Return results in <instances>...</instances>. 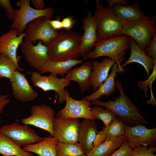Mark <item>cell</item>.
Instances as JSON below:
<instances>
[{
    "mask_svg": "<svg viewBox=\"0 0 156 156\" xmlns=\"http://www.w3.org/2000/svg\"><path fill=\"white\" fill-rule=\"evenodd\" d=\"M131 148L140 146H155L156 128L148 129L142 124L129 126L125 123V135Z\"/></svg>",
    "mask_w": 156,
    "mask_h": 156,
    "instance_id": "obj_11",
    "label": "cell"
},
{
    "mask_svg": "<svg viewBox=\"0 0 156 156\" xmlns=\"http://www.w3.org/2000/svg\"><path fill=\"white\" fill-rule=\"evenodd\" d=\"M17 69L18 71L22 70L8 55L5 54H0V79L6 78L9 79Z\"/></svg>",
    "mask_w": 156,
    "mask_h": 156,
    "instance_id": "obj_29",
    "label": "cell"
},
{
    "mask_svg": "<svg viewBox=\"0 0 156 156\" xmlns=\"http://www.w3.org/2000/svg\"><path fill=\"white\" fill-rule=\"evenodd\" d=\"M116 87L119 90V96L114 101L108 100L102 102L99 100L92 101L91 104L105 107L114 114L115 117L129 126L138 124L146 125L148 123L145 117L140 114L139 108L135 106L132 101L124 93L123 86L121 81L115 79Z\"/></svg>",
    "mask_w": 156,
    "mask_h": 156,
    "instance_id": "obj_1",
    "label": "cell"
},
{
    "mask_svg": "<svg viewBox=\"0 0 156 156\" xmlns=\"http://www.w3.org/2000/svg\"><path fill=\"white\" fill-rule=\"evenodd\" d=\"M82 26L84 31L82 36L80 49L81 55L83 58L91 52L97 41L96 35V24L92 12L89 11L83 20Z\"/></svg>",
    "mask_w": 156,
    "mask_h": 156,
    "instance_id": "obj_16",
    "label": "cell"
},
{
    "mask_svg": "<svg viewBox=\"0 0 156 156\" xmlns=\"http://www.w3.org/2000/svg\"><path fill=\"white\" fill-rule=\"evenodd\" d=\"M116 62L109 57H105L100 62L96 60L92 61L90 86H93V91L94 92L100 87L107 79L109 70Z\"/></svg>",
    "mask_w": 156,
    "mask_h": 156,
    "instance_id": "obj_21",
    "label": "cell"
},
{
    "mask_svg": "<svg viewBox=\"0 0 156 156\" xmlns=\"http://www.w3.org/2000/svg\"><path fill=\"white\" fill-rule=\"evenodd\" d=\"M65 107L56 114V117L72 118H83L95 120L96 119L92 115L91 109L90 107V101L86 97L79 100L74 99L70 96L69 91L65 89L64 91Z\"/></svg>",
    "mask_w": 156,
    "mask_h": 156,
    "instance_id": "obj_9",
    "label": "cell"
},
{
    "mask_svg": "<svg viewBox=\"0 0 156 156\" xmlns=\"http://www.w3.org/2000/svg\"><path fill=\"white\" fill-rule=\"evenodd\" d=\"M81 35L75 31L59 32L47 46L49 60H77L81 55Z\"/></svg>",
    "mask_w": 156,
    "mask_h": 156,
    "instance_id": "obj_2",
    "label": "cell"
},
{
    "mask_svg": "<svg viewBox=\"0 0 156 156\" xmlns=\"http://www.w3.org/2000/svg\"><path fill=\"white\" fill-rule=\"evenodd\" d=\"M63 28H64L67 31H69L73 28L77 22V21L73 16H68L64 18L61 21Z\"/></svg>",
    "mask_w": 156,
    "mask_h": 156,
    "instance_id": "obj_37",
    "label": "cell"
},
{
    "mask_svg": "<svg viewBox=\"0 0 156 156\" xmlns=\"http://www.w3.org/2000/svg\"><path fill=\"white\" fill-rule=\"evenodd\" d=\"M111 8L115 16L125 22L142 21L148 17L141 10L137 3L131 5L116 4Z\"/></svg>",
    "mask_w": 156,
    "mask_h": 156,
    "instance_id": "obj_22",
    "label": "cell"
},
{
    "mask_svg": "<svg viewBox=\"0 0 156 156\" xmlns=\"http://www.w3.org/2000/svg\"><path fill=\"white\" fill-rule=\"evenodd\" d=\"M14 97L23 102L33 101L38 96V93L30 85L25 75L16 70L9 79Z\"/></svg>",
    "mask_w": 156,
    "mask_h": 156,
    "instance_id": "obj_14",
    "label": "cell"
},
{
    "mask_svg": "<svg viewBox=\"0 0 156 156\" xmlns=\"http://www.w3.org/2000/svg\"><path fill=\"white\" fill-rule=\"evenodd\" d=\"M132 152V149L128 146L126 140L118 150L108 156H131Z\"/></svg>",
    "mask_w": 156,
    "mask_h": 156,
    "instance_id": "obj_35",
    "label": "cell"
},
{
    "mask_svg": "<svg viewBox=\"0 0 156 156\" xmlns=\"http://www.w3.org/2000/svg\"><path fill=\"white\" fill-rule=\"evenodd\" d=\"M91 113L96 119L102 121L106 127H108L112 121L116 118L111 111L98 106H96L91 109Z\"/></svg>",
    "mask_w": 156,
    "mask_h": 156,
    "instance_id": "obj_31",
    "label": "cell"
},
{
    "mask_svg": "<svg viewBox=\"0 0 156 156\" xmlns=\"http://www.w3.org/2000/svg\"><path fill=\"white\" fill-rule=\"evenodd\" d=\"M156 151V146H140L132 149L131 156H156L154 153Z\"/></svg>",
    "mask_w": 156,
    "mask_h": 156,
    "instance_id": "obj_33",
    "label": "cell"
},
{
    "mask_svg": "<svg viewBox=\"0 0 156 156\" xmlns=\"http://www.w3.org/2000/svg\"><path fill=\"white\" fill-rule=\"evenodd\" d=\"M32 2L37 10H43L45 6L43 0H32Z\"/></svg>",
    "mask_w": 156,
    "mask_h": 156,
    "instance_id": "obj_41",
    "label": "cell"
},
{
    "mask_svg": "<svg viewBox=\"0 0 156 156\" xmlns=\"http://www.w3.org/2000/svg\"><path fill=\"white\" fill-rule=\"evenodd\" d=\"M130 48L131 51L129 58L121 65L123 68L131 63H136L141 65L145 69L149 77L150 72L153 70L156 59L149 57L144 51L137 45L135 40L130 38Z\"/></svg>",
    "mask_w": 156,
    "mask_h": 156,
    "instance_id": "obj_23",
    "label": "cell"
},
{
    "mask_svg": "<svg viewBox=\"0 0 156 156\" xmlns=\"http://www.w3.org/2000/svg\"><path fill=\"white\" fill-rule=\"evenodd\" d=\"M125 57H122L116 61L111 68V71L107 79L99 88L86 98L90 101L99 100L102 96H109L113 93L116 87L115 78L117 73L122 72L124 69L121 63Z\"/></svg>",
    "mask_w": 156,
    "mask_h": 156,
    "instance_id": "obj_19",
    "label": "cell"
},
{
    "mask_svg": "<svg viewBox=\"0 0 156 156\" xmlns=\"http://www.w3.org/2000/svg\"><path fill=\"white\" fill-rule=\"evenodd\" d=\"M0 132L21 147L39 142L43 139L28 125L21 124L17 121L2 126L0 128Z\"/></svg>",
    "mask_w": 156,
    "mask_h": 156,
    "instance_id": "obj_8",
    "label": "cell"
},
{
    "mask_svg": "<svg viewBox=\"0 0 156 156\" xmlns=\"http://www.w3.org/2000/svg\"><path fill=\"white\" fill-rule=\"evenodd\" d=\"M30 0H20L16 3L19 7L16 9V16L10 25V29H16L18 35L24 32L27 25L35 19L44 17L49 20L53 18L54 10L50 7L38 10L31 7Z\"/></svg>",
    "mask_w": 156,
    "mask_h": 156,
    "instance_id": "obj_6",
    "label": "cell"
},
{
    "mask_svg": "<svg viewBox=\"0 0 156 156\" xmlns=\"http://www.w3.org/2000/svg\"><path fill=\"white\" fill-rule=\"evenodd\" d=\"M0 154L3 156H34L18 146L7 136L0 132Z\"/></svg>",
    "mask_w": 156,
    "mask_h": 156,
    "instance_id": "obj_27",
    "label": "cell"
},
{
    "mask_svg": "<svg viewBox=\"0 0 156 156\" xmlns=\"http://www.w3.org/2000/svg\"><path fill=\"white\" fill-rule=\"evenodd\" d=\"M106 127L107 138L125 135V123L116 118Z\"/></svg>",
    "mask_w": 156,
    "mask_h": 156,
    "instance_id": "obj_32",
    "label": "cell"
},
{
    "mask_svg": "<svg viewBox=\"0 0 156 156\" xmlns=\"http://www.w3.org/2000/svg\"><path fill=\"white\" fill-rule=\"evenodd\" d=\"M144 52L149 57H151L156 59V34L153 37L149 46L146 49Z\"/></svg>",
    "mask_w": 156,
    "mask_h": 156,
    "instance_id": "obj_36",
    "label": "cell"
},
{
    "mask_svg": "<svg viewBox=\"0 0 156 156\" xmlns=\"http://www.w3.org/2000/svg\"><path fill=\"white\" fill-rule=\"evenodd\" d=\"M86 156V154L84 155H81V156Z\"/></svg>",
    "mask_w": 156,
    "mask_h": 156,
    "instance_id": "obj_42",
    "label": "cell"
},
{
    "mask_svg": "<svg viewBox=\"0 0 156 156\" xmlns=\"http://www.w3.org/2000/svg\"><path fill=\"white\" fill-rule=\"evenodd\" d=\"M30 113L29 117L21 120V123L44 130L53 136L52 127L55 114L54 109L46 104H42L32 106Z\"/></svg>",
    "mask_w": 156,
    "mask_h": 156,
    "instance_id": "obj_10",
    "label": "cell"
},
{
    "mask_svg": "<svg viewBox=\"0 0 156 156\" xmlns=\"http://www.w3.org/2000/svg\"><path fill=\"white\" fill-rule=\"evenodd\" d=\"M57 156H78L85 154L78 142L68 143L58 142L56 148Z\"/></svg>",
    "mask_w": 156,
    "mask_h": 156,
    "instance_id": "obj_28",
    "label": "cell"
},
{
    "mask_svg": "<svg viewBox=\"0 0 156 156\" xmlns=\"http://www.w3.org/2000/svg\"><path fill=\"white\" fill-rule=\"evenodd\" d=\"M83 60H72L54 62L49 60L37 70L41 74L50 72L57 76H64L75 66L82 63Z\"/></svg>",
    "mask_w": 156,
    "mask_h": 156,
    "instance_id": "obj_25",
    "label": "cell"
},
{
    "mask_svg": "<svg viewBox=\"0 0 156 156\" xmlns=\"http://www.w3.org/2000/svg\"><path fill=\"white\" fill-rule=\"evenodd\" d=\"M21 51L29 65L37 70L49 60L47 47L41 41L36 45L24 41L21 44Z\"/></svg>",
    "mask_w": 156,
    "mask_h": 156,
    "instance_id": "obj_15",
    "label": "cell"
},
{
    "mask_svg": "<svg viewBox=\"0 0 156 156\" xmlns=\"http://www.w3.org/2000/svg\"><path fill=\"white\" fill-rule=\"evenodd\" d=\"M97 129V125L94 120L84 119L80 122L78 142L86 154L92 149Z\"/></svg>",
    "mask_w": 156,
    "mask_h": 156,
    "instance_id": "obj_20",
    "label": "cell"
},
{
    "mask_svg": "<svg viewBox=\"0 0 156 156\" xmlns=\"http://www.w3.org/2000/svg\"><path fill=\"white\" fill-rule=\"evenodd\" d=\"M130 38L125 35H119L96 42L94 46V49L83 60L106 56L112 60L116 61L123 57L125 50L130 48Z\"/></svg>",
    "mask_w": 156,
    "mask_h": 156,
    "instance_id": "obj_5",
    "label": "cell"
},
{
    "mask_svg": "<svg viewBox=\"0 0 156 156\" xmlns=\"http://www.w3.org/2000/svg\"><path fill=\"white\" fill-rule=\"evenodd\" d=\"M25 35L24 32L18 35L17 30L13 29L0 36V54L7 55L18 65L17 50L19 45L23 42Z\"/></svg>",
    "mask_w": 156,
    "mask_h": 156,
    "instance_id": "obj_17",
    "label": "cell"
},
{
    "mask_svg": "<svg viewBox=\"0 0 156 156\" xmlns=\"http://www.w3.org/2000/svg\"><path fill=\"white\" fill-rule=\"evenodd\" d=\"M108 3L107 6L111 8L113 5L116 4H120L123 5H127L128 0H107Z\"/></svg>",
    "mask_w": 156,
    "mask_h": 156,
    "instance_id": "obj_40",
    "label": "cell"
},
{
    "mask_svg": "<svg viewBox=\"0 0 156 156\" xmlns=\"http://www.w3.org/2000/svg\"><path fill=\"white\" fill-rule=\"evenodd\" d=\"M93 16L96 24V42L120 35L125 22L115 16L112 8L103 6L96 0Z\"/></svg>",
    "mask_w": 156,
    "mask_h": 156,
    "instance_id": "obj_3",
    "label": "cell"
},
{
    "mask_svg": "<svg viewBox=\"0 0 156 156\" xmlns=\"http://www.w3.org/2000/svg\"><path fill=\"white\" fill-rule=\"evenodd\" d=\"M9 95L0 94V114L2 113L7 104L10 102Z\"/></svg>",
    "mask_w": 156,
    "mask_h": 156,
    "instance_id": "obj_38",
    "label": "cell"
},
{
    "mask_svg": "<svg viewBox=\"0 0 156 156\" xmlns=\"http://www.w3.org/2000/svg\"><path fill=\"white\" fill-rule=\"evenodd\" d=\"M1 118H0V125L1 124Z\"/></svg>",
    "mask_w": 156,
    "mask_h": 156,
    "instance_id": "obj_43",
    "label": "cell"
},
{
    "mask_svg": "<svg viewBox=\"0 0 156 156\" xmlns=\"http://www.w3.org/2000/svg\"><path fill=\"white\" fill-rule=\"evenodd\" d=\"M0 8L5 10L7 18L13 21L16 16V10L12 7L9 0H0Z\"/></svg>",
    "mask_w": 156,
    "mask_h": 156,
    "instance_id": "obj_34",
    "label": "cell"
},
{
    "mask_svg": "<svg viewBox=\"0 0 156 156\" xmlns=\"http://www.w3.org/2000/svg\"><path fill=\"white\" fill-rule=\"evenodd\" d=\"M126 140L125 135L107 138L86 155V156H108L119 148Z\"/></svg>",
    "mask_w": 156,
    "mask_h": 156,
    "instance_id": "obj_26",
    "label": "cell"
},
{
    "mask_svg": "<svg viewBox=\"0 0 156 156\" xmlns=\"http://www.w3.org/2000/svg\"><path fill=\"white\" fill-rule=\"evenodd\" d=\"M93 69L92 61L82 63L79 67L70 70L65 78L67 80L76 81L79 86L81 93L89 90L90 86Z\"/></svg>",
    "mask_w": 156,
    "mask_h": 156,
    "instance_id": "obj_18",
    "label": "cell"
},
{
    "mask_svg": "<svg viewBox=\"0 0 156 156\" xmlns=\"http://www.w3.org/2000/svg\"><path fill=\"white\" fill-rule=\"evenodd\" d=\"M80 122L78 119L56 117L53 125V136L58 142H78Z\"/></svg>",
    "mask_w": 156,
    "mask_h": 156,
    "instance_id": "obj_12",
    "label": "cell"
},
{
    "mask_svg": "<svg viewBox=\"0 0 156 156\" xmlns=\"http://www.w3.org/2000/svg\"><path fill=\"white\" fill-rule=\"evenodd\" d=\"M49 20L45 17H41L29 23L25 28L23 41L34 43L37 40L41 41L43 44L47 46L59 32L51 26Z\"/></svg>",
    "mask_w": 156,
    "mask_h": 156,
    "instance_id": "obj_7",
    "label": "cell"
},
{
    "mask_svg": "<svg viewBox=\"0 0 156 156\" xmlns=\"http://www.w3.org/2000/svg\"><path fill=\"white\" fill-rule=\"evenodd\" d=\"M156 16L140 21L125 22L120 35H125L133 39L143 51L149 46L156 34Z\"/></svg>",
    "mask_w": 156,
    "mask_h": 156,
    "instance_id": "obj_4",
    "label": "cell"
},
{
    "mask_svg": "<svg viewBox=\"0 0 156 156\" xmlns=\"http://www.w3.org/2000/svg\"><path fill=\"white\" fill-rule=\"evenodd\" d=\"M43 138L42 141L23 146V149L39 156H57L56 148L58 141L51 135Z\"/></svg>",
    "mask_w": 156,
    "mask_h": 156,
    "instance_id": "obj_24",
    "label": "cell"
},
{
    "mask_svg": "<svg viewBox=\"0 0 156 156\" xmlns=\"http://www.w3.org/2000/svg\"><path fill=\"white\" fill-rule=\"evenodd\" d=\"M49 23L52 28L55 30L58 31L63 29L62 21L59 17L56 19L49 20Z\"/></svg>",
    "mask_w": 156,
    "mask_h": 156,
    "instance_id": "obj_39",
    "label": "cell"
},
{
    "mask_svg": "<svg viewBox=\"0 0 156 156\" xmlns=\"http://www.w3.org/2000/svg\"><path fill=\"white\" fill-rule=\"evenodd\" d=\"M153 72L148 79L144 81L138 82L139 87L141 90H144V95L145 98H148V91L149 88H150L151 90V96L150 99L147 101V104L156 105V100L154 98L152 90V86L153 82L156 79V60L155 61Z\"/></svg>",
    "mask_w": 156,
    "mask_h": 156,
    "instance_id": "obj_30",
    "label": "cell"
},
{
    "mask_svg": "<svg viewBox=\"0 0 156 156\" xmlns=\"http://www.w3.org/2000/svg\"><path fill=\"white\" fill-rule=\"evenodd\" d=\"M30 79L34 86L46 92L50 90L56 92L58 96V102L62 104L65 101L64 91L65 88L68 86L70 81L65 77L59 78L57 76L50 73L48 76H42L37 71L30 73Z\"/></svg>",
    "mask_w": 156,
    "mask_h": 156,
    "instance_id": "obj_13",
    "label": "cell"
}]
</instances>
